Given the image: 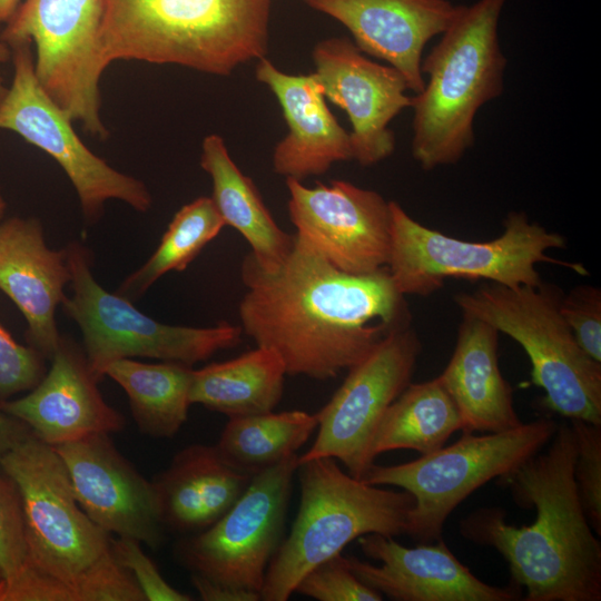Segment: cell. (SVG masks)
<instances>
[{
  "instance_id": "6da1fadb",
  "label": "cell",
  "mask_w": 601,
  "mask_h": 601,
  "mask_svg": "<svg viewBox=\"0 0 601 601\" xmlns=\"http://www.w3.org/2000/svg\"><path fill=\"white\" fill-rule=\"evenodd\" d=\"M240 277L243 328L257 346L278 353L288 375L333 378L410 322L386 266L362 275L342 272L296 234L277 268L264 269L248 253Z\"/></svg>"
},
{
  "instance_id": "7a4b0ae2",
  "label": "cell",
  "mask_w": 601,
  "mask_h": 601,
  "mask_svg": "<svg viewBox=\"0 0 601 601\" xmlns=\"http://www.w3.org/2000/svg\"><path fill=\"white\" fill-rule=\"evenodd\" d=\"M550 442L544 453L497 479L518 505L535 509L534 522L518 528L501 508H480L460 521V532L504 558L525 601H600L601 543L574 482L571 425H558Z\"/></svg>"
},
{
  "instance_id": "3957f363",
  "label": "cell",
  "mask_w": 601,
  "mask_h": 601,
  "mask_svg": "<svg viewBox=\"0 0 601 601\" xmlns=\"http://www.w3.org/2000/svg\"><path fill=\"white\" fill-rule=\"evenodd\" d=\"M23 501L28 559L0 601H146L111 535L80 508L63 461L33 433L0 457Z\"/></svg>"
},
{
  "instance_id": "277c9868",
  "label": "cell",
  "mask_w": 601,
  "mask_h": 601,
  "mask_svg": "<svg viewBox=\"0 0 601 601\" xmlns=\"http://www.w3.org/2000/svg\"><path fill=\"white\" fill-rule=\"evenodd\" d=\"M98 43L118 60L229 76L265 57L270 0H99Z\"/></svg>"
},
{
  "instance_id": "5b68a950",
  "label": "cell",
  "mask_w": 601,
  "mask_h": 601,
  "mask_svg": "<svg viewBox=\"0 0 601 601\" xmlns=\"http://www.w3.org/2000/svg\"><path fill=\"white\" fill-rule=\"evenodd\" d=\"M508 0L459 6L441 39L422 60L427 81L412 96V155L424 170L456 164L474 144V119L501 96L506 58L499 23Z\"/></svg>"
},
{
  "instance_id": "8992f818",
  "label": "cell",
  "mask_w": 601,
  "mask_h": 601,
  "mask_svg": "<svg viewBox=\"0 0 601 601\" xmlns=\"http://www.w3.org/2000/svg\"><path fill=\"white\" fill-rule=\"evenodd\" d=\"M334 460L298 463V512L269 561L260 600H288L306 572L362 535L406 533L414 497L404 490L367 484L345 473Z\"/></svg>"
},
{
  "instance_id": "52a82bcc",
  "label": "cell",
  "mask_w": 601,
  "mask_h": 601,
  "mask_svg": "<svg viewBox=\"0 0 601 601\" xmlns=\"http://www.w3.org/2000/svg\"><path fill=\"white\" fill-rule=\"evenodd\" d=\"M562 292L552 284L508 287L484 284L454 296L462 313L518 342L531 362V381L543 404L569 418L601 425V363L578 345L561 312Z\"/></svg>"
},
{
  "instance_id": "ba28073f",
  "label": "cell",
  "mask_w": 601,
  "mask_h": 601,
  "mask_svg": "<svg viewBox=\"0 0 601 601\" xmlns=\"http://www.w3.org/2000/svg\"><path fill=\"white\" fill-rule=\"evenodd\" d=\"M391 247L386 267L402 295L426 296L446 278L485 279L516 287L542 280L535 266L555 262L546 253L563 248L565 239L531 223L523 211H511L501 236L489 242H465L422 225L396 201H390ZM581 273L579 265L565 264Z\"/></svg>"
},
{
  "instance_id": "9c48e42d",
  "label": "cell",
  "mask_w": 601,
  "mask_h": 601,
  "mask_svg": "<svg viewBox=\"0 0 601 601\" xmlns=\"http://www.w3.org/2000/svg\"><path fill=\"white\" fill-rule=\"evenodd\" d=\"M65 252L71 295L63 299L62 311L79 326L82 348L98 382L121 358L148 357L193 366L242 342V327L226 322L211 327L159 323L96 280L91 255L81 243H69Z\"/></svg>"
},
{
  "instance_id": "30bf717a",
  "label": "cell",
  "mask_w": 601,
  "mask_h": 601,
  "mask_svg": "<svg viewBox=\"0 0 601 601\" xmlns=\"http://www.w3.org/2000/svg\"><path fill=\"white\" fill-rule=\"evenodd\" d=\"M553 420L540 418L496 433H464L454 444L397 465H376L362 480L372 485H392L414 497L406 535L421 543L441 539L453 510L472 492L499 479L548 444L556 430Z\"/></svg>"
},
{
  "instance_id": "8fae6325",
  "label": "cell",
  "mask_w": 601,
  "mask_h": 601,
  "mask_svg": "<svg viewBox=\"0 0 601 601\" xmlns=\"http://www.w3.org/2000/svg\"><path fill=\"white\" fill-rule=\"evenodd\" d=\"M99 0H22L1 28L9 47L35 45V70L48 96L89 135L109 136L101 117L105 70L99 43Z\"/></svg>"
},
{
  "instance_id": "7c38bea8",
  "label": "cell",
  "mask_w": 601,
  "mask_h": 601,
  "mask_svg": "<svg viewBox=\"0 0 601 601\" xmlns=\"http://www.w3.org/2000/svg\"><path fill=\"white\" fill-rule=\"evenodd\" d=\"M10 48L13 77L0 104V130L19 135L57 161L76 190L86 220H98L110 199L148 211L152 198L146 184L95 155L69 116L45 91L36 75L31 43Z\"/></svg>"
},
{
  "instance_id": "4fadbf2b",
  "label": "cell",
  "mask_w": 601,
  "mask_h": 601,
  "mask_svg": "<svg viewBox=\"0 0 601 601\" xmlns=\"http://www.w3.org/2000/svg\"><path fill=\"white\" fill-rule=\"evenodd\" d=\"M298 454L256 473L213 525L180 540L177 560L191 575L260 595L285 524Z\"/></svg>"
},
{
  "instance_id": "5bb4252c",
  "label": "cell",
  "mask_w": 601,
  "mask_h": 601,
  "mask_svg": "<svg viewBox=\"0 0 601 601\" xmlns=\"http://www.w3.org/2000/svg\"><path fill=\"white\" fill-rule=\"evenodd\" d=\"M421 342L404 325L391 331L358 363L348 368L343 384L316 413L318 433L298 463L319 457L341 461L347 473L362 480L374 464L371 445L387 407L408 386Z\"/></svg>"
},
{
  "instance_id": "9a60e30c",
  "label": "cell",
  "mask_w": 601,
  "mask_h": 601,
  "mask_svg": "<svg viewBox=\"0 0 601 601\" xmlns=\"http://www.w3.org/2000/svg\"><path fill=\"white\" fill-rule=\"evenodd\" d=\"M288 214L296 235L337 269L355 275L386 266L391 209L378 193L345 180L306 187L286 179Z\"/></svg>"
},
{
  "instance_id": "2e32d148",
  "label": "cell",
  "mask_w": 601,
  "mask_h": 601,
  "mask_svg": "<svg viewBox=\"0 0 601 601\" xmlns=\"http://www.w3.org/2000/svg\"><path fill=\"white\" fill-rule=\"evenodd\" d=\"M313 60L325 98L348 116L353 159L367 167L390 157L395 149L390 124L412 106L403 75L368 59L344 37L319 41Z\"/></svg>"
},
{
  "instance_id": "e0dca14e",
  "label": "cell",
  "mask_w": 601,
  "mask_h": 601,
  "mask_svg": "<svg viewBox=\"0 0 601 601\" xmlns=\"http://www.w3.org/2000/svg\"><path fill=\"white\" fill-rule=\"evenodd\" d=\"M67 469L75 497L107 533L151 549L164 541L155 487L117 450L110 433L53 446Z\"/></svg>"
},
{
  "instance_id": "ac0fdd59",
  "label": "cell",
  "mask_w": 601,
  "mask_h": 601,
  "mask_svg": "<svg viewBox=\"0 0 601 601\" xmlns=\"http://www.w3.org/2000/svg\"><path fill=\"white\" fill-rule=\"evenodd\" d=\"M362 552L381 565L344 556L348 569L367 587L396 601H513L522 597L514 582L487 584L476 578L440 539L436 544L406 548L378 533L357 539Z\"/></svg>"
},
{
  "instance_id": "d6986e66",
  "label": "cell",
  "mask_w": 601,
  "mask_h": 601,
  "mask_svg": "<svg viewBox=\"0 0 601 601\" xmlns=\"http://www.w3.org/2000/svg\"><path fill=\"white\" fill-rule=\"evenodd\" d=\"M50 363L37 386L0 411L22 421L51 446L124 428L125 417L101 395L82 346L61 335Z\"/></svg>"
},
{
  "instance_id": "ffe728a7",
  "label": "cell",
  "mask_w": 601,
  "mask_h": 601,
  "mask_svg": "<svg viewBox=\"0 0 601 601\" xmlns=\"http://www.w3.org/2000/svg\"><path fill=\"white\" fill-rule=\"evenodd\" d=\"M341 22L362 52L385 60L415 95L424 88L421 70L426 43L454 19L449 0H302Z\"/></svg>"
},
{
  "instance_id": "44dd1931",
  "label": "cell",
  "mask_w": 601,
  "mask_h": 601,
  "mask_svg": "<svg viewBox=\"0 0 601 601\" xmlns=\"http://www.w3.org/2000/svg\"><path fill=\"white\" fill-rule=\"evenodd\" d=\"M70 278L65 248L48 247L38 218L0 221V290L26 318L28 345L49 361L61 336L56 311Z\"/></svg>"
},
{
  "instance_id": "7402d4cb",
  "label": "cell",
  "mask_w": 601,
  "mask_h": 601,
  "mask_svg": "<svg viewBox=\"0 0 601 601\" xmlns=\"http://www.w3.org/2000/svg\"><path fill=\"white\" fill-rule=\"evenodd\" d=\"M255 75L276 97L288 126L273 152L276 174L302 181L326 173L334 162L353 159L349 132L328 109L314 72L286 73L264 57Z\"/></svg>"
},
{
  "instance_id": "603a6c76",
  "label": "cell",
  "mask_w": 601,
  "mask_h": 601,
  "mask_svg": "<svg viewBox=\"0 0 601 601\" xmlns=\"http://www.w3.org/2000/svg\"><path fill=\"white\" fill-rule=\"evenodd\" d=\"M462 314L453 354L437 376L459 411L461 431L496 433L515 428L523 422L499 366V332L480 318Z\"/></svg>"
},
{
  "instance_id": "cb8c5ba5",
  "label": "cell",
  "mask_w": 601,
  "mask_h": 601,
  "mask_svg": "<svg viewBox=\"0 0 601 601\" xmlns=\"http://www.w3.org/2000/svg\"><path fill=\"white\" fill-rule=\"evenodd\" d=\"M254 475L230 464L216 445L191 444L151 482L164 528L200 532L240 497Z\"/></svg>"
},
{
  "instance_id": "d4e9b609",
  "label": "cell",
  "mask_w": 601,
  "mask_h": 601,
  "mask_svg": "<svg viewBox=\"0 0 601 601\" xmlns=\"http://www.w3.org/2000/svg\"><path fill=\"white\" fill-rule=\"evenodd\" d=\"M200 166L211 179V199L225 225L240 233L260 267L277 268L293 246V235L276 224L256 185L234 162L220 136L205 137Z\"/></svg>"
},
{
  "instance_id": "484cf974",
  "label": "cell",
  "mask_w": 601,
  "mask_h": 601,
  "mask_svg": "<svg viewBox=\"0 0 601 601\" xmlns=\"http://www.w3.org/2000/svg\"><path fill=\"white\" fill-rule=\"evenodd\" d=\"M285 375L278 353L257 346L236 358L193 370L189 400L229 418L268 413L282 398Z\"/></svg>"
},
{
  "instance_id": "4316f807",
  "label": "cell",
  "mask_w": 601,
  "mask_h": 601,
  "mask_svg": "<svg viewBox=\"0 0 601 601\" xmlns=\"http://www.w3.org/2000/svg\"><path fill=\"white\" fill-rule=\"evenodd\" d=\"M193 367L179 363L112 362L105 372L125 391L140 433L154 439L175 436L187 420Z\"/></svg>"
},
{
  "instance_id": "83f0119b",
  "label": "cell",
  "mask_w": 601,
  "mask_h": 601,
  "mask_svg": "<svg viewBox=\"0 0 601 601\" xmlns=\"http://www.w3.org/2000/svg\"><path fill=\"white\" fill-rule=\"evenodd\" d=\"M461 428L459 411L439 377L410 383L384 413L371 456L375 461L380 454L400 449L425 455L442 447Z\"/></svg>"
},
{
  "instance_id": "f1b7e54d",
  "label": "cell",
  "mask_w": 601,
  "mask_h": 601,
  "mask_svg": "<svg viewBox=\"0 0 601 601\" xmlns=\"http://www.w3.org/2000/svg\"><path fill=\"white\" fill-rule=\"evenodd\" d=\"M317 425L316 413L304 411L231 417L216 446L235 467L255 475L296 453Z\"/></svg>"
},
{
  "instance_id": "f546056e",
  "label": "cell",
  "mask_w": 601,
  "mask_h": 601,
  "mask_svg": "<svg viewBox=\"0 0 601 601\" xmlns=\"http://www.w3.org/2000/svg\"><path fill=\"white\" fill-rule=\"evenodd\" d=\"M225 226L211 197H198L184 205L152 255L124 279L116 293L134 303L161 276L186 269Z\"/></svg>"
},
{
  "instance_id": "4dcf8cb0",
  "label": "cell",
  "mask_w": 601,
  "mask_h": 601,
  "mask_svg": "<svg viewBox=\"0 0 601 601\" xmlns=\"http://www.w3.org/2000/svg\"><path fill=\"white\" fill-rule=\"evenodd\" d=\"M575 441L573 476L585 516L601 534V425L570 420Z\"/></svg>"
},
{
  "instance_id": "1f68e13d",
  "label": "cell",
  "mask_w": 601,
  "mask_h": 601,
  "mask_svg": "<svg viewBox=\"0 0 601 601\" xmlns=\"http://www.w3.org/2000/svg\"><path fill=\"white\" fill-rule=\"evenodd\" d=\"M28 559L26 516L17 482L0 466V572L1 582L14 580Z\"/></svg>"
},
{
  "instance_id": "d6a6232c",
  "label": "cell",
  "mask_w": 601,
  "mask_h": 601,
  "mask_svg": "<svg viewBox=\"0 0 601 601\" xmlns=\"http://www.w3.org/2000/svg\"><path fill=\"white\" fill-rule=\"evenodd\" d=\"M295 592L318 601H382L383 595L364 584L336 554L312 568L298 581Z\"/></svg>"
},
{
  "instance_id": "836d02e7",
  "label": "cell",
  "mask_w": 601,
  "mask_h": 601,
  "mask_svg": "<svg viewBox=\"0 0 601 601\" xmlns=\"http://www.w3.org/2000/svg\"><path fill=\"white\" fill-rule=\"evenodd\" d=\"M46 361L30 345L18 343L0 323V407L38 385L48 371Z\"/></svg>"
},
{
  "instance_id": "e575fe53",
  "label": "cell",
  "mask_w": 601,
  "mask_h": 601,
  "mask_svg": "<svg viewBox=\"0 0 601 601\" xmlns=\"http://www.w3.org/2000/svg\"><path fill=\"white\" fill-rule=\"evenodd\" d=\"M560 312L578 345L592 359L601 363V290L579 285L562 295Z\"/></svg>"
},
{
  "instance_id": "d590c367",
  "label": "cell",
  "mask_w": 601,
  "mask_h": 601,
  "mask_svg": "<svg viewBox=\"0 0 601 601\" xmlns=\"http://www.w3.org/2000/svg\"><path fill=\"white\" fill-rule=\"evenodd\" d=\"M111 550L118 564L132 575L146 601L193 600L189 594L178 591L162 578L138 540L111 538Z\"/></svg>"
},
{
  "instance_id": "8d00e7d4",
  "label": "cell",
  "mask_w": 601,
  "mask_h": 601,
  "mask_svg": "<svg viewBox=\"0 0 601 601\" xmlns=\"http://www.w3.org/2000/svg\"><path fill=\"white\" fill-rule=\"evenodd\" d=\"M191 583L204 601H258L260 595L255 592L237 590L224 584L207 581L191 575Z\"/></svg>"
},
{
  "instance_id": "74e56055",
  "label": "cell",
  "mask_w": 601,
  "mask_h": 601,
  "mask_svg": "<svg viewBox=\"0 0 601 601\" xmlns=\"http://www.w3.org/2000/svg\"><path fill=\"white\" fill-rule=\"evenodd\" d=\"M31 433L22 421L0 411V457Z\"/></svg>"
},
{
  "instance_id": "f35d334b",
  "label": "cell",
  "mask_w": 601,
  "mask_h": 601,
  "mask_svg": "<svg viewBox=\"0 0 601 601\" xmlns=\"http://www.w3.org/2000/svg\"><path fill=\"white\" fill-rule=\"evenodd\" d=\"M21 0H0V29L12 18Z\"/></svg>"
},
{
  "instance_id": "ab89813d",
  "label": "cell",
  "mask_w": 601,
  "mask_h": 601,
  "mask_svg": "<svg viewBox=\"0 0 601 601\" xmlns=\"http://www.w3.org/2000/svg\"><path fill=\"white\" fill-rule=\"evenodd\" d=\"M11 60V48L0 39V65ZM8 87L0 75V104L7 93Z\"/></svg>"
},
{
  "instance_id": "60d3db41",
  "label": "cell",
  "mask_w": 601,
  "mask_h": 601,
  "mask_svg": "<svg viewBox=\"0 0 601 601\" xmlns=\"http://www.w3.org/2000/svg\"><path fill=\"white\" fill-rule=\"evenodd\" d=\"M6 209H7V201H6L4 197H3V194H2L1 188H0V221L3 218Z\"/></svg>"
},
{
  "instance_id": "b9f144b4",
  "label": "cell",
  "mask_w": 601,
  "mask_h": 601,
  "mask_svg": "<svg viewBox=\"0 0 601 601\" xmlns=\"http://www.w3.org/2000/svg\"><path fill=\"white\" fill-rule=\"evenodd\" d=\"M2 579H3V578H2V574H1V572H0V582L2 581Z\"/></svg>"
}]
</instances>
